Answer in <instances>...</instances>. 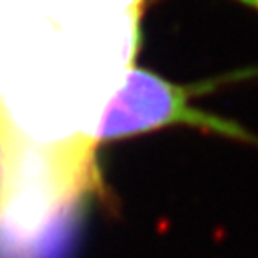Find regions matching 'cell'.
<instances>
[{"mask_svg": "<svg viewBox=\"0 0 258 258\" xmlns=\"http://www.w3.org/2000/svg\"><path fill=\"white\" fill-rule=\"evenodd\" d=\"M205 88H190L169 83L149 70L131 69L108 99L93 131V140H118L145 131L185 124L226 138L256 142L237 122L217 117L190 104V97Z\"/></svg>", "mask_w": 258, "mask_h": 258, "instance_id": "6da1fadb", "label": "cell"}, {"mask_svg": "<svg viewBox=\"0 0 258 258\" xmlns=\"http://www.w3.org/2000/svg\"><path fill=\"white\" fill-rule=\"evenodd\" d=\"M238 2H242V4H246V6H251V8L258 9V0H238Z\"/></svg>", "mask_w": 258, "mask_h": 258, "instance_id": "3957f363", "label": "cell"}, {"mask_svg": "<svg viewBox=\"0 0 258 258\" xmlns=\"http://www.w3.org/2000/svg\"><path fill=\"white\" fill-rule=\"evenodd\" d=\"M16 6H22L25 9H32V11H50L59 0H8Z\"/></svg>", "mask_w": 258, "mask_h": 258, "instance_id": "7a4b0ae2", "label": "cell"}]
</instances>
